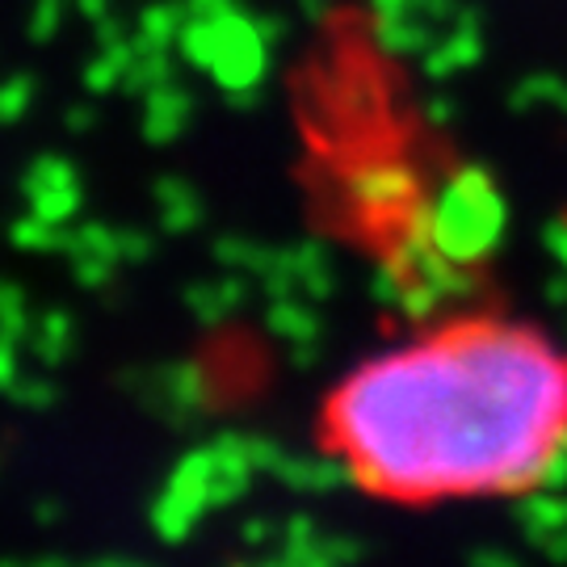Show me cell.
<instances>
[{
	"mask_svg": "<svg viewBox=\"0 0 567 567\" xmlns=\"http://www.w3.org/2000/svg\"><path fill=\"white\" fill-rule=\"evenodd\" d=\"M324 446L395 505L526 492L567 450V353L517 320H450L344 374Z\"/></svg>",
	"mask_w": 567,
	"mask_h": 567,
	"instance_id": "1",
	"label": "cell"
}]
</instances>
